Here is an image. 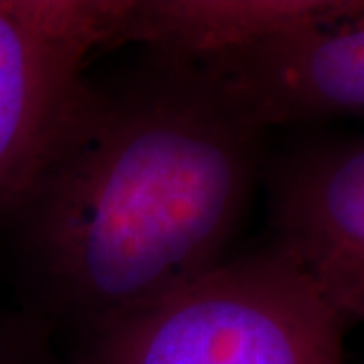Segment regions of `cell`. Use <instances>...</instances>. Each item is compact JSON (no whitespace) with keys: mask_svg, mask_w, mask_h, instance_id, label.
<instances>
[{"mask_svg":"<svg viewBox=\"0 0 364 364\" xmlns=\"http://www.w3.org/2000/svg\"><path fill=\"white\" fill-rule=\"evenodd\" d=\"M273 247L348 322H364V138L287 158L273 170Z\"/></svg>","mask_w":364,"mask_h":364,"instance_id":"5","label":"cell"},{"mask_svg":"<svg viewBox=\"0 0 364 364\" xmlns=\"http://www.w3.org/2000/svg\"><path fill=\"white\" fill-rule=\"evenodd\" d=\"M348 324L272 247L81 332L77 364H342Z\"/></svg>","mask_w":364,"mask_h":364,"instance_id":"2","label":"cell"},{"mask_svg":"<svg viewBox=\"0 0 364 364\" xmlns=\"http://www.w3.org/2000/svg\"><path fill=\"white\" fill-rule=\"evenodd\" d=\"M364 11V0H124L117 45L203 59Z\"/></svg>","mask_w":364,"mask_h":364,"instance_id":"6","label":"cell"},{"mask_svg":"<svg viewBox=\"0 0 364 364\" xmlns=\"http://www.w3.org/2000/svg\"><path fill=\"white\" fill-rule=\"evenodd\" d=\"M25 320L6 324L0 328V364H25L23 352L33 332V322L23 316Z\"/></svg>","mask_w":364,"mask_h":364,"instance_id":"7","label":"cell"},{"mask_svg":"<svg viewBox=\"0 0 364 364\" xmlns=\"http://www.w3.org/2000/svg\"><path fill=\"white\" fill-rule=\"evenodd\" d=\"M146 57L85 77L6 235L37 324L156 304L221 265L243 219L265 130L196 63Z\"/></svg>","mask_w":364,"mask_h":364,"instance_id":"1","label":"cell"},{"mask_svg":"<svg viewBox=\"0 0 364 364\" xmlns=\"http://www.w3.org/2000/svg\"><path fill=\"white\" fill-rule=\"evenodd\" d=\"M188 61L261 130L364 117V11Z\"/></svg>","mask_w":364,"mask_h":364,"instance_id":"4","label":"cell"},{"mask_svg":"<svg viewBox=\"0 0 364 364\" xmlns=\"http://www.w3.org/2000/svg\"><path fill=\"white\" fill-rule=\"evenodd\" d=\"M122 0H0V247Z\"/></svg>","mask_w":364,"mask_h":364,"instance_id":"3","label":"cell"}]
</instances>
